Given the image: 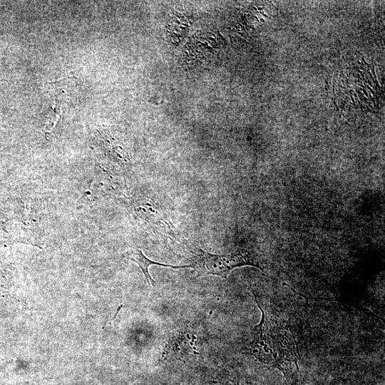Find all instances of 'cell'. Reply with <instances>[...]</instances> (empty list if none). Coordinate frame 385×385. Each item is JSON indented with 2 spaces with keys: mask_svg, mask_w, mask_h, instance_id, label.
I'll use <instances>...</instances> for the list:
<instances>
[{
  "mask_svg": "<svg viewBox=\"0 0 385 385\" xmlns=\"http://www.w3.org/2000/svg\"><path fill=\"white\" fill-rule=\"evenodd\" d=\"M1 346H2V344L0 342V348H1Z\"/></svg>",
  "mask_w": 385,
  "mask_h": 385,
  "instance_id": "obj_10",
  "label": "cell"
},
{
  "mask_svg": "<svg viewBox=\"0 0 385 385\" xmlns=\"http://www.w3.org/2000/svg\"><path fill=\"white\" fill-rule=\"evenodd\" d=\"M350 96H351V101H352V103H354V105L355 104V101L354 100V98L352 96V94H350Z\"/></svg>",
  "mask_w": 385,
  "mask_h": 385,
  "instance_id": "obj_7",
  "label": "cell"
},
{
  "mask_svg": "<svg viewBox=\"0 0 385 385\" xmlns=\"http://www.w3.org/2000/svg\"><path fill=\"white\" fill-rule=\"evenodd\" d=\"M366 87L373 94L374 93V91L369 86H366Z\"/></svg>",
  "mask_w": 385,
  "mask_h": 385,
  "instance_id": "obj_6",
  "label": "cell"
},
{
  "mask_svg": "<svg viewBox=\"0 0 385 385\" xmlns=\"http://www.w3.org/2000/svg\"><path fill=\"white\" fill-rule=\"evenodd\" d=\"M361 89L365 93L366 96H368V93H366V91L364 88H361Z\"/></svg>",
  "mask_w": 385,
  "mask_h": 385,
  "instance_id": "obj_8",
  "label": "cell"
},
{
  "mask_svg": "<svg viewBox=\"0 0 385 385\" xmlns=\"http://www.w3.org/2000/svg\"><path fill=\"white\" fill-rule=\"evenodd\" d=\"M202 266L207 273L227 278L236 267L253 266L263 271L259 262L247 250H238L226 255H215L200 250Z\"/></svg>",
  "mask_w": 385,
  "mask_h": 385,
  "instance_id": "obj_2",
  "label": "cell"
},
{
  "mask_svg": "<svg viewBox=\"0 0 385 385\" xmlns=\"http://www.w3.org/2000/svg\"><path fill=\"white\" fill-rule=\"evenodd\" d=\"M362 60H363V61L364 62V63H365L366 65H367L368 66H369V65L365 61V60H364V58H362Z\"/></svg>",
  "mask_w": 385,
  "mask_h": 385,
  "instance_id": "obj_9",
  "label": "cell"
},
{
  "mask_svg": "<svg viewBox=\"0 0 385 385\" xmlns=\"http://www.w3.org/2000/svg\"><path fill=\"white\" fill-rule=\"evenodd\" d=\"M135 212L138 215L146 221L155 225H163V217L160 213L158 208L154 206L153 204L145 201L140 202L136 206Z\"/></svg>",
  "mask_w": 385,
  "mask_h": 385,
  "instance_id": "obj_5",
  "label": "cell"
},
{
  "mask_svg": "<svg viewBox=\"0 0 385 385\" xmlns=\"http://www.w3.org/2000/svg\"><path fill=\"white\" fill-rule=\"evenodd\" d=\"M262 318L252 329L251 354L262 363L279 370L284 376L298 370L297 345L289 327L260 306Z\"/></svg>",
  "mask_w": 385,
  "mask_h": 385,
  "instance_id": "obj_1",
  "label": "cell"
},
{
  "mask_svg": "<svg viewBox=\"0 0 385 385\" xmlns=\"http://www.w3.org/2000/svg\"><path fill=\"white\" fill-rule=\"evenodd\" d=\"M127 257L129 260L131 261H133L135 262L139 267L141 269L145 279L149 285L155 286V282L151 277V276L149 274L148 268L150 265H159L163 267H172L175 269H180V268H186V267H192V265H181V266H174L170 265H165L159 263L157 262H154L150 259H148L142 252V250L140 248H134L132 249L130 251H129L127 254Z\"/></svg>",
  "mask_w": 385,
  "mask_h": 385,
  "instance_id": "obj_4",
  "label": "cell"
},
{
  "mask_svg": "<svg viewBox=\"0 0 385 385\" xmlns=\"http://www.w3.org/2000/svg\"><path fill=\"white\" fill-rule=\"evenodd\" d=\"M199 337L197 333L188 327L180 329L173 332L169 337L163 349L165 358H182L194 354L197 351Z\"/></svg>",
  "mask_w": 385,
  "mask_h": 385,
  "instance_id": "obj_3",
  "label": "cell"
}]
</instances>
